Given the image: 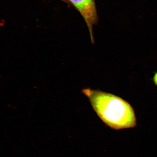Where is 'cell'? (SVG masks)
<instances>
[{
  "label": "cell",
  "mask_w": 157,
  "mask_h": 157,
  "mask_svg": "<svg viewBox=\"0 0 157 157\" xmlns=\"http://www.w3.org/2000/svg\"><path fill=\"white\" fill-rule=\"evenodd\" d=\"M89 99L94 110L103 122L115 129L136 125L133 108L121 98L113 94L90 89L82 91Z\"/></svg>",
  "instance_id": "cell-1"
},
{
  "label": "cell",
  "mask_w": 157,
  "mask_h": 157,
  "mask_svg": "<svg viewBox=\"0 0 157 157\" xmlns=\"http://www.w3.org/2000/svg\"><path fill=\"white\" fill-rule=\"evenodd\" d=\"M79 12L89 29L91 42H94L93 27L97 21V13L94 0H67Z\"/></svg>",
  "instance_id": "cell-2"
},
{
  "label": "cell",
  "mask_w": 157,
  "mask_h": 157,
  "mask_svg": "<svg viewBox=\"0 0 157 157\" xmlns=\"http://www.w3.org/2000/svg\"><path fill=\"white\" fill-rule=\"evenodd\" d=\"M154 80L155 83V84L157 86V72L155 74L154 78Z\"/></svg>",
  "instance_id": "cell-3"
}]
</instances>
